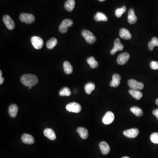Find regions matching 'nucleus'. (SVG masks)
Listing matches in <instances>:
<instances>
[{"label":"nucleus","mask_w":158,"mask_h":158,"mask_svg":"<svg viewBox=\"0 0 158 158\" xmlns=\"http://www.w3.org/2000/svg\"><path fill=\"white\" fill-rule=\"evenodd\" d=\"M21 81L24 85L28 87H32L37 84L38 80L37 77L34 75L27 74L21 76Z\"/></svg>","instance_id":"obj_1"},{"label":"nucleus","mask_w":158,"mask_h":158,"mask_svg":"<svg viewBox=\"0 0 158 158\" xmlns=\"http://www.w3.org/2000/svg\"><path fill=\"white\" fill-rule=\"evenodd\" d=\"M81 34L85 39L86 41L89 44H93L96 42V36L91 31L84 29L81 32Z\"/></svg>","instance_id":"obj_2"},{"label":"nucleus","mask_w":158,"mask_h":158,"mask_svg":"<svg viewBox=\"0 0 158 158\" xmlns=\"http://www.w3.org/2000/svg\"><path fill=\"white\" fill-rule=\"evenodd\" d=\"M66 109L68 111L71 113H79L81 111V106L76 102H71L67 105Z\"/></svg>","instance_id":"obj_3"},{"label":"nucleus","mask_w":158,"mask_h":158,"mask_svg":"<svg viewBox=\"0 0 158 158\" xmlns=\"http://www.w3.org/2000/svg\"><path fill=\"white\" fill-rule=\"evenodd\" d=\"M73 22L69 19L64 20L61 24L59 27V31L62 34H65L68 31V27H71L73 25Z\"/></svg>","instance_id":"obj_4"},{"label":"nucleus","mask_w":158,"mask_h":158,"mask_svg":"<svg viewBox=\"0 0 158 158\" xmlns=\"http://www.w3.org/2000/svg\"><path fill=\"white\" fill-rule=\"evenodd\" d=\"M31 42L34 47L36 49H41L44 45L43 40L39 36H33L31 39Z\"/></svg>","instance_id":"obj_5"},{"label":"nucleus","mask_w":158,"mask_h":158,"mask_svg":"<svg viewBox=\"0 0 158 158\" xmlns=\"http://www.w3.org/2000/svg\"><path fill=\"white\" fill-rule=\"evenodd\" d=\"M128 86L133 90H141L144 88V84L141 82H138L136 80L131 79L128 81Z\"/></svg>","instance_id":"obj_6"},{"label":"nucleus","mask_w":158,"mask_h":158,"mask_svg":"<svg viewBox=\"0 0 158 158\" xmlns=\"http://www.w3.org/2000/svg\"><path fill=\"white\" fill-rule=\"evenodd\" d=\"M20 20L27 24H31L34 22L35 17L31 14L22 13L20 15Z\"/></svg>","instance_id":"obj_7"},{"label":"nucleus","mask_w":158,"mask_h":158,"mask_svg":"<svg viewBox=\"0 0 158 158\" xmlns=\"http://www.w3.org/2000/svg\"><path fill=\"white\" fill-rule=\"evenodd\" d=\"M115 116L112 112L108 111L106 113L102 118V122L106 125H108L113 123L114 120Z\"/></svg>","instance_id":"obj_8"},{"label":"nucleus","mask_w":158,"mask_h":158,"mask_svg":"<svg viewBox=\"0 0 158 158\" xmlns=\"http://www.w3.org/2000/svg\"><path fill=\"white\" fill-rule=\"evenodd\" d=\"M139 133V131L137 128H132L124 131L123 134L126 137L128 138H135L137 137Z\"/></svg>","instance_id":"obj_9"},{"label":"nucleus","mask_w":158,"mask_h":158,"mask_svg":"<svg viewBox=\"0 0 158 158\" xmlns=\"http://www.w3.org/2000/svg\"><path fill=\"white\" fill-rule=\"evenodd\" d=\"M3 21L8 29L13 30L15 27V23L9 15H6L3 18Z\"/></svg>","instance_id":"obj_10"},{"label":"nucleus","mask_w":158,"mask_h":158,"mask_svg":"<svg viewBox=\"0 0 158 158\" xmlns=\"http://www.w3.org/2000/svg\"><path fill=\"white\" fill-rule=\"evenodd\" d=\"M124 45L121 44L120 40L119 38H117L115 41L114 45L113 48L110 52V54L114 55L117 51H122L124 49Z\"/></svg>","instance_id":"obj_11"},{"label":"nucleus","mask_w":158,"mask_h":158,"mask_svg":"<svg viewBox=\"0 0 158 158\" xmlns=\"http://www.w3.org/2000/svg\"><path fill=\"white\" fill-rule=\"evenodd\" d=\"M130 54L128 53L124 52L121 54L117 57V63L119 65H124L130 59Z\"/></svg>","instance_id":"obj_12"},{"label":"nucleus","mask_w":158,"mask_h":158,"mask_svg":"<svg viewBox=\"0 0 158 158\" xmlns=\"http://www.w3.org/2000/svg\"><path fill=\"white\" fill-rule=\"evenodd\" d=\"M121 76L118 74H114L113 76V79L110 82V86L112 87H117L120 85Z\"/></svg>","instance_id":"obj_13"},{"label":"nucleus","mask_w":158,"mask_h":158,"mask_svg":"<svg viewBox=\"0 0 158 158\" xmlns=\"http://www.w3.org/2000/svg\"><path fill=\"white\" fill-rule=\"evenodd\" d=\"M138 18L135 15L133 8H130L128 11V21L130 24H134L137 22Z\"/></svg>","instance_id":"obj_14"},{"label":"nucleus","mask_w":158,"mask_h":158,"mask_svg":"<svg viewBox=\"0 0 158 158\" xmlns=\"http://www.w3.org/2000/svg\"><path fill=\"white\" fill-rule=\"evenodd\" d=\"M22 141L23 143L28 145H31L34 143V139L30 134H24L22 136Z\"/></svg>","instance_id":"obj_15"},{"label":"nucleus","mask_w":158,"mask_h":158,"mask_svg":"<svg viewBox=\"0 0 158 158\" xmlns=\"http://www.w3.org/2000/svg\"><path fill=\"white\" fill-rule=\"evenodd\" d=\"M100 149L103 155H107L110 151V148L108 144L105 141H101L99 144Z\"/></svg>","instance_id":"obj_16"},{"label":"nucleus","mask_w":158,"mask_h":158,"mask_svg":"<svg viewBox=\"0 0 158 158\" xmlns=\"http://www.w3.org/2000/svg\"><path fill=\"white\" fill-rule=\"evenodd\" d=\"M77 133L81 137V138L83 139H86L88 137V131L87 129L85 127H79L76 130Z\"/></svg>","instance_id":"obj_17"},{"label":"nucleus","mask_w":158,"mask_h":158,"mask_svg":"<svg viewBox=\"0 0 158 158\" xmlns=\"http://www.w3.org/2000/svg\"><path fill=\"white\" fill-rule=\"evenodd\" d=\"M44 135L51 140H55L56 139V137L55 133L52 129L50 128H46L44 130Z\"/></svg>","instance_id":"obj_18"},{"label":"nucleus","mask_w":158,"mask_h":158,"mask_svg":"<svg viewBox=\"0 0 158 158\" xmlns=\"http://www.w3.org/2000/svg\"><path fill=\"white\" fill-rule=\"evenodd\" d=\"M120 36L124 39L129 40L132 37L131 34L127 29L122 28L120 31Z\"/></svg>","instance_id":"obj_19"},{"label":"nucleus","mask_w":158,"mask_h":158,"mask_svg":"<svg viewBox=\"0 0 158 158\" xmlns=\"http://www.w3.org/2000/svg\"><path fill=\"white\" fill-rule=\"evenodd\" d=\"M18 111V107L15 104L11 105L8 108V113L11 117L15 118L17 115Z\"/></svg>","instance_id":"obj_20"},{"label":"nucleus","mask_w":158,"mask_h":158,"mask_svg":"<svg viewBox=\"0 0 158 158\" xmlns=\"http://www.w3.org/2000/svg\"><path fill=\"white\" fill-rule=\"evenodd\" d=\"M75 6V0H67L65 2L64 7L67 11L71 12L73 10Z\"/></svg>","instance_id":"obj_21"},{"label":"nucleus","mask_w":158,"mask_h":158,"mask_svg":"<svg viewBox=\"0 0 158 158\" xmlns=\"http://www.w3.org/2000/svg\"><path fill=\"white\" fill-rule=\"evenodd\" d=\"M129 93L136 100H140L143 97V94L139 90L131 89L129 90Z\"/></svg>","instance_id":"obj_22"},{"label":"nucleus","mask_w":158,"mask_h":158,"mask_svg":"<svg viewBox=\"0 0 158 158\" xmlns=\"http://www.w3.org/2000/svg\"><path fill=\"white\" fill-rule=\"evenodd\" d=\"M94 19L96 21H108V18L106 15L100 12H98L94 15Z\"/></svg>","instance_id":"obj_23"},{"label":"nucleus","mask_w":158,"mask_h":158,"mask_svg":"<svg viewBox=\"0 0 158 158\" xmlns=\"http://www.w3.org/2000/svg\"><path fill=\"white\" fill-rule=\"evenodd\" d=\"M63 68H64V72L67 74H70L73 73V66L68 62L66 61L64 62Z\"/></svg>","instance_id":"obj_24"},{"label":"nucleus","mask_w":158,"mask_h":158,"mask_svg":"<svg viewBox=\"0 0 158 158\" xmlns=\"http://www.w3.org/2000/svg\"><path fill=\"white\" fill-rule=\"evenodd\" d=\"M95 86L94 83L89 82L86 84L85 87V91L87 94H90L95 89Z\"/></svg>","instance_id":"obj_25"},{"label":"nucleus","mask_w":158,"mask_h":158,"mask_svg":"<svg viewBox=\"0 0 158 158\" xmlns=\"http://www.w3.org/2000/svg\"><path fill=\"white\" fill-rule=\"evenodd\" d=\"M87 61V63L90 65V67L92 69L97 68L99 66V63L98 62L96 61L95 58L92 56L89 57Z\"/></svg>","instance_id":"obj_26"},{"label":"nucleus","mask_w":158,"mask_h":158,"mask_svg":"<svg viewBox=\"0 0 158 158\" xmlns=\"http://www.w3.org/2000/svg\"><path fill=\"white\" fill-rule=\"evenodd\" d=\"M130 110L136 116H138V117H141L143 115V111L141 108H140L138 107H132Z\"/></svg>","instance_id":"obj_27"},{"label":"nucleus","mask_w":158,"mask_h":158,"mask_svg":"<svg viewBox=\"0 0 158 158\" xmlns=\"http://www.w3.org/2000/svg\"><path fill=\"white\" fill-rule=\"evenodd\" d=\"M58 43V41L55 38L50 39L46 44V46L49 49H52L55 47Z\"/></svg>","instance_id":"obj_28"},{"label":"nucleus","mask_w":158,"mask_h":158,"mask_svg":"<svg viewBox=\"0 0 158 158\" xmlns=\"http://www.w3.org/2000/svg\"><path fill=\"white\" fill-rule=\"evenodd\" d=\"M156 46L158 47V39L157 37H153L150 42L148 43V47L149 50L152 51Z\"/></svg>","instance_id":"obj_29"},{"label":"nucleus","mask_w":158,"mask_h":158,"mask_svg":"<svg viewBox=\"0 0 158 158\" xmlns=\"http://www.w3.org/2000/svg\"><path fill=\"white\" fill-rule=\"evenodd\" d=\"M71 94V91L67 87H63L59 92V94L61 96H69Z\"/></svg>","instance_id":"obj_30"},{"label":"nucleus","mask_w":158,"mask_h":158,"mask_svg":"<svg viewBox=\"0 0 158 158\" xmlns=\"http://www.w3.org/2000/svg\"><path fill=\"white\" fill-rule=\"evenodd\" d=\"M127 8L125 6L121 8H117L115 11V16L118 18H120L122 16V15L126 12Z\"/></svg>","instance_id":"obj_31"},{"label":"nucleus","mask_w":158,"mask_h":158,"mask_svg":"<svg viewBox=\"0 0 158 158\" xmlns=\"http://www.w3.org/2000/svg\"><path fill=\"white\" fill-rule=\"evenodd\" d=\"M150 139L153 143L158 144V133H153L150 136Z\"/></svg>","instance_id":"obj_32"},{"label":"nucleus","mask_w":158,"mask_h":158,"mask_svg":"<svg viewBox=\"0 0 158 158\" xmlns=\"http://www.w3.org/2000/svg\"><path fill=\"white\" fill-rule=\"evenodd\" d=\"M150 66L152 69H153V70L158 69V62H152L150 63Z\"/></svg>","instance_id":"obj_33"},{"label":"nucleus","mask_w":158,"mask_h":158,"mask_svg":"<svg viewBox=\"0 0 158 158\" xmlns=\"http://www.w3.org/2000/svg\"><path fill=\"white\" fill-rule=\"evenodd\" d=\"M152 113L154 115H155V116L157 117V118L158 120V108L154 110L153 111Z\"/></svg>","instance_id":"obj_34"},{"label":"nucleus","mask_w":158,"mask_h":158,"mask_svg":"<svg viewBox=\"0 0 158 158\" xmlns=\"http://www.w3.org/2000/svg\"><path fill=\"white\" fill-rule=\"evenodd\" d=\"M4 82V79L2 77H0V85L3 84Z\"/></svg>","instance_id":"obj_35"},{"label":"nucleus","mask_w":158,"mask_h":158,"mask_svg":"<svg viewBox=\"0 0 158 158\" xmlns=\"http://www.w3.org/2000/svg\"><path fill=\"white\" fill-rule=\"evenodd\" d=\"M155 104L158 106V98L155 100Z\"/></svg>","instance_id":"obj_36"},{"label":"nucleus","mask_w":158,"mask_h":158,"mask_svg":"<svg viewBox=\"0 0 158 158\" xmlns=\"http://www.w3.org/2000/svg\"><path fill=\"white\" fill-rule=\"evenodd\" d=\"M2 71H1H1H0V77H2Z\"/></svg>","instance_id":"obj_37"},{"label":"nucleus","mask_w":158,"mask_h":158,"mask_svg":"<svg viewBox=\"0 0 158 158\" xmlns=\"http://www.w3.org/2000/svg\"><path fill=\"white\" fill-rule=\"evenodd\" d=\"M99 1H106V0H99Z\"/></svg>","instance_id":"obj_38"},{"label":"nucleus","mask_w":158,"mask_h":158,"mask_svg":"<svg viewBox=\"0 0 158 158\" xmlns=\"http://www.w3.org/2000/svg\"><path fill=\"white\" fill-rule=\"evenodd\" d=\"M129 158V157H127V156H125V157H123V158Z\"/></svg>","instance_id":"obj_39"},{"label":"nucleus","mask_w":158,"mask_h":158,"mask_svg":"<svg viewBox=\"0 0 158 158\" xmlns=\"http://www.w3.org/2000/svg\"><path fill=\"white\" fill-rule=\"evenodd\" d=\"M32 89V87H29V89Z\"/></svg>","instance_id":"obj_40"}]
</instances>
